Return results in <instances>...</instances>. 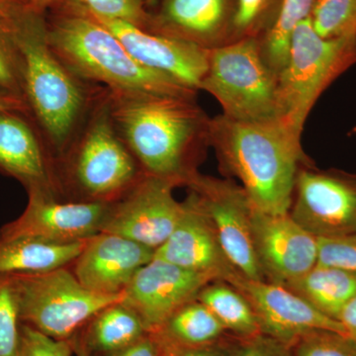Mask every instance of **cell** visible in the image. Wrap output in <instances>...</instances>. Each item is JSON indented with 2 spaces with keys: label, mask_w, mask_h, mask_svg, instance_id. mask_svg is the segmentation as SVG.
Segmentation results:
<instances>
[{
  "label": "cell",
  "mask_w": 356,
  "mask_h": 356,
  "mask_svg": "<svg viewBox=\"0 0 356 356\" xmlns=\"http://www.w3.org/2000/svg\"><path fill=\"white\" fill-rule=\"evenodd\" d=\"M72 343L76 356H92L86 348L83 337H74L72 339Z\"/></svg>",
  "instance_id": "obj_39"
},
{
  "label": "cell",
  "mask_w": 356,
  "mask_h": 356,
  "mask_svg": "<svg viewBox=\"0 0 356 356\" xmlns=\"http://www.w3.org/2000/svg\"><path fill=\"white\" fill-rule=\"evenodd\" d=\"M74 353L72 339H51L21 323L17 356H72Z\"/></svg>",
  "instance_id": "obj_32"
},
{
  "label": "cell",
  "mask_w": 356,
  "mask_h": 356,
  "mask_svg": "<svg viewBox=\"0 0 356 356\" xmlns=\"http://www.w3.org/2000/svg\"><path fill=\"white\" fill-rule=\"evenodd\" d=\"M282 0H235L231 42L259 39L273 25Z\"/></svg>",
  "instance_id": "obj_27"
},
{
  "label": "cell",
  "mask_w": 356,
  "mask_h": 356,
  "mask_svg": "<svg viewBox=\"0 0 356 356\" xmlns=\"http://www.w3.org/2000/svg\"><path fill=\"white\" fill-rule=\"evenodd\" d=\"M147 334L139 316L123 302H116L91 318L83 337L89 353H110L123 350Z\"/></svg>",
  "instance_id": "obj_23"
},
{
  "label": "cell",
  "mask_w": 356,
  "mask_h": 356,
  "mask_svg": "<svg viewBox=\"0 0 356 356\" xmlns=\"http://www.w3.org/2000/svg\"><path fill=\"white\" fill-rule=\"evenodd\" d=\"M196 299L216 316L225 329L245 337L261 334L259 320L250 301L227 281H212L199 292Z\"/></svg>",
  "instance_id": "obj_25"
},
{
  "label": "cell",
  "mask_w": 356,
  "mask_h": 356,
  "mask_svg": "<svg viewBox=\"0 0 356 356\" xmlns=\"http://www.w3.org/2000/svg\"><path fill=\"white\" fill-rule=\"evenodd\" d=\"M86 241L55 243L30 236H0V275L49 273L76 261Z\"/></svg>",
  "instance_id": "obj_21"
},
{
  "label": "cell",
  "mask_w": 356,
  "mask_h": 356,
  "mask_svg": "<svg viewBox=\"0 0 356 356\" xmlns=\"http://www.w3.org/2000/svg\"><path fill=\"white\" fill-rule=\"evenodd\" d=\"M212 281L206 274L154 257L135 274L122 302L139 316L147 334H152L175 311L197 298L199 292Z\"/></svg>",
  "instance_id": "obj_13"
},
{
  "label": "cell",
  "mask_w": 356,
  "mask_h": 356,
  "mask_svg": "<svg viewBox=\"0 0 356 356\" xmlns=\"http://www.w3.org/2000/svg\"><path fill=\"white\" fill-rule=\"evenodd\" d=\"M19 67L22 97L44 143L58 154L74 144L88 98L49 43L43 11L15 6L6 11Z\"/></svg>",
  "instance_id": "obj_3"
},
{
  "label": "cell",
  "mask_w": 356,
  "mask_h": 356,
  "mask_svg": "<svg viewBox=\"0 0 356 356\" xmlns=\"http://www.w3.org/2000/svg\"><path fill=\"white\" fill-rule=\"evenodd\" d=\"M252 236L264 278L285 285L298 280L318 262V238L287 214H269L254 208Z\"/></svg>",
  "instance_id": "obj_15"
},
{
  "label": "cell",
  "mask_w": 356,
  "mask_h": 356,
  "mask_svg": "<svg viewBox=\"0 0 356 356\" xmlns=\"http://www.w3.org/2000/svg\"><path fill=\"white\" fill-rule=\"evenodd\" d=\"M184 204L177 227L154 250V259L206 274L214 280L229 281L240 274L225 254L212 222L192 192Z\"/></svg>",
  "instance_id": "obj_17"
},
{
  "label": "cell",
  "mask_w": 356,
  "mask_h": 356,
  "mask_svg": "<svg viewBox=\"0 0 356 356\" xmlns=\"http://www.w3.org/2000/svg\"><path fill=\"white\" fill-rule=\"evenodd\" d=\"M284 346L271 337L257 336L252 337L250 343L243 346L236 356H289Z\"/></svg>",
  "instance_id": "obj_34"
},
{
  "label": "cell",
  "mask_w": 356,
  "mask_h": 356,
  "mask_svg": "<svg viewBox=\"0 0 356 356\" xmlns=\"http://www.w3.org/2000/svg\"><path fill=\"white\" fill-rule=\"evenodd\" d=\"M51 49L81 81L102 83L114 95L196 98L198 91L139 64L120 40L76 3L47 23Z\"/></svg>",
  "instance_id": "obj_4"
},
{
  "label": "cell",
  "mask_w": 356,
  "mask_h": 356,
  "mask_svg": "<svg viewBox=\"0 0 356 356\" xmlns=\"http://www.w3.org/2000/svg\"><path fill=\"white\" fill-rule=\"evenodd\" d=\"M95 18L120 40L139 64L172 76L187 88L200 90L207 72L209 50L184 40L143 29L126 21Z\"/></svg>",
  "instance_id": "obj_16"
},
{
  "label": "cell",
  "mask_w": 356,
  "mask_h": 356,
  "mask_svg": "<svg viewBox=\"0 0 356 356\" xmlns=\"http://www.w3.org/2000/svg\"><path fill=\"white\" fill-rule=\"evenodd\" d=\"M106 356H161V350L156 339L151 334H147L139 341L123 348V350L110 353Z\"/></svg>",
  "instance_id": "obj_36"
},
{
  "label": "cell",
  "mask_w": 356,
  "mask_h": 356,
  "mask_svg": "<svg viewBox=\"0 0 356 356\" xmlns=\"http://www.w3.org/2000/svg\"><path fill=\"white\" fill-rule=\"evenodd\" d=\"M289 215L317 238L355 235L356 177L303 163L295 179Z\"/></svg>",
  "instance_id": "obj_10"
},
{
  "label": "cell",
  "mask_w": 356,
  "mask_h": 356,
  "mask_svg": "<svg viewBox=\"0 0 356 356\" xmlns=\"http://www.w3.org/2000/svg\"><path fill=\"white\" fill-rule=\"evenodd\" d=\"M25 6L24 0H0V13L8 10L13 6Z\"/></svg>",
  "instance_id": "obj_41"
},
{
  "label": "cell",
  "mask_w": 356,
  "mask_h": 356,
  "mask_svg": "<svg viewBox=\"0 0 356 356\" xmlns=\"http://www.w3.org/2000/svg\"><path fill=\"white\" fill-rule=\"evenodd\" d=\"M55 0H24L25 6L33 7L43 11V9L49 4L53 3Z\"/></svg>",
  "instance_id": "obj_40"
},
{
  "label": "cell",
  "mask_w": 356,
  "mask_h": 356,
  "mask_svg": "<svg viewBox=\"0 0 356 356\" xmlns=\"http://www.w3.org/2000/svg\"><path fill=\"white\" fill-rule=\"evenodd\" d=\"M175 182L143 173L110 205L103 233L115 234L156 250L172 235L184 210L173 196Z\"/></svg>",
  "instance_id": "obj_11"
},
{
  "label": "cell",
  "mask_w": 356,
  "mask_h": 356,
  "mask_svg": "<svg viewBox=\"0 0 356 356\" xmlns=\"http://www.w3.org/2000/svg\"><path fill=\"white\" fill-rule=\"evenodd\" d=\"M43 136L27 113L0 112V172L25 185L28 191L53 193V180Z\"/></svg>",
  "instance_id": "obj_20"
},
{
  "label": "cell",
  "mask_w": 356,
  "mask_h": 356,
  "mask_svg": "<svg viewBox=\"0 0 356 356\" xmlns=\"http://www.w3.org/2000/svg\"><path fill=\"white\" fill-rule=\"evenodd\" d=\"M107 93L115 128L145 175L184 185L210 147L211 118L196 98Z\"/></svg>",
  "instance_id": "obj_1"
},
{
  "label": "cell",
  "mask_w": 356,
  "mask_h": 356,
  "mask_svg": "<svg viewBox=\"0 0 356 356\" xmlns=\"http://www.w3.org/2000/svg\"><path fill=\"white\" fill-rule=\"evenodd\" d=\"M13 277L21 323L55 339H72L100 311L124 298V293L102 295L90 291L65 267Z\"/></svg>",
  "instance_id": "obj_7"
},
{
  "label": "cell",
  "mask_w": 356,
  "mask_h": 356,
  "mask_svg": "<svg viewBox=\"0 0 356 356\" xmlns=\"http://www.w3.org/2000/svg\"><path fill=\"white\" fill-rule=\"evenodd\" d=\"M20 111L29 115L27 105L22 98L0 91V112Z\"/></svg>",
  "instance_id": "obj_38"
},
{
  "label": "cell",
  "mask_w": 356,
  "mask_h": 356,
  "mask_svg": "<svg viewBox=\"0 0 356 356\" xmlns=\"http://www.w3.org/2000/svg\"><path fill=\"white\" fill-rule=\"evenodd\" d=\"M146 30L211 50L229 43L235 0H159Z\"/></svg>",
  "instance_id": "obj_19"
},
{
  "label": "cell",
  "mask_w": 356,
  "mask_h": 356,
  "mask_svg": "<svg viewBox=\"0 0 356 356\" xmlns=\"http://www.w3.org/2000/svg\"><path fill=\"white\" fill-rule=\"evenodd\" d=\"M227 282L247 297L259 320L261 331L280 343L291 344L302 334L315 330L348 334L339 321L321 313L282 285L248 280L241 274Z\"/></svg>",
  "instance_id": "obj_14"
},
{
  "label": "cell",
  "mask_w": 356,
  "mask_h": 356,
  "mask_svg": "<svg viewBox=\"0 0 356 356\" xmlns=\"http://www.w3.org/2000/svg\"><path fill=\"white\" fill-rule=\"evenodd\" d=\"M346 334L356 339V295L346 304L339 317Z\"/></svg>",
  "instance_id": "obj_37"
},
{
  "label": "cell",
  "mask_w": 356,
  "mask_h": 356,
  "mask_svg": "<svg viewBox=\"0 0 356 356\" xmlns=\"http://www.w3.org/2000/svg\"><path fill=\"white\" fill-rule=\"evenodd\" d=\"M309 18L323 38L356 36V0H317Z\"/></svg>",
  "instance_id": "obj_28"
},
{
  "label": "cell",
  "mask_w": 356,
  "mask_h": 356,
  "mask_svg": "<svg viewBox=\"0 0 356 356\" xmlns=\"http://www.w3.org/2000/svg\"><path fill=\"white\" fill-rule=\"evenodd\" d=\"M294 356H356V339L341 332L315 330L291 343Z\"/></svg>",
  "instance_id": "obj_30"
},
{
  "label": "cell",
  "mask_w": 356,
  "mask_h": 356,
  "mask_svg": "<svg viewBox=\"0 0 356 356\" xmlns=\"http://www.w3.org/2000/svg\"><path fill=\"white\" fill-rule=\"evenodd\" d=\"M6 11L0 13V91L23 99L17 53Z\"/></svg>",
  "instance_id": "obj_31"
},
{
  "label": "cell",
  "mask_w": 356,
  "mask_h": 356,
  "mask_svg": "<svg viewBox=\"0 0 356 356\" xmlns=\"http://www.w3.org/2000/svg\"><path fill=\"white\" fill-rule=\"evenodd\" d=\"M154 250L124 236L102 233L88 238L74 261V274L90 291L123 294L138 270L154 259Z\"/></svg>",
  "instance_id": "obj_18"
},
{
  "label": "cell",
  "mask_w": 356,
  "mask_h": 356,
  "mask_svg": "<svg viewBox=\"0 0 356 356\" xmlns=\"http://www.w3.org/2000/svg\"><path fill=\"white\" fill-rule=\"evenodd\" d=\"M302 135L280 119L247 122L224 115L210 119L209 144L220 166L238 178L252 207L287 214L300 166L310 163Z\"/></svg>",
  "instance_id": "obj_2"
},
{
  "label": "cell",
  "mask_w": 356,
  "mask_h": 356,
  "mask_svg": "<svg viewBox=\"0 0 356 356\" xmlns=\"http://www.w3.org/2000/svg\"><path fill=\"white\" fill-rule=\"evenodd\" d=\"M20 313L13 275H0V356H17Z\"/></svg>",
  "instance_id": "obj_29"
},
{
  "label": "cell",
  "mask_w": 356,
  "mask_h": 356,
  "mask_svg": "<svg viewBox=\"0 0 356 356\" xmlns=\"http://www.w3.org/2000/svg\"><path fill=\"white\" fill-rule=\"evenodd\" d=\"M317 264L356 273V234L318 238Z\"/></svg>",
  "instance_id": "obj_33"
},
{
  "label": "cell",
  "mask_w": 356,
  "mask_h": 356,
  "mask_svg": "<svg viewBox=\"0 0 356 356\" xmlns=\"http://www.w3.org/2000/svg\"><path fill=\"white\" fill-rule=\"evenodd\" d=\"M159 0H144L146 7H154L158 6Z\"/></svg>",
  "instance_id": "obj_42"
},
{
  "label": "cell",
  "mask_w": 356,
  "mask_h": 356,
  "mask_svg": "<svg viewBox=\"0 0 356 356\" xmlns=\"http://www.w3.org/2000/svg\"><path fill=\"white\" fill-rule=\"evenodd\" d=\"M23 214L0 229V236H30L55 243L86 241L102 233L112 202H58L51 192L28 191Z\"/></svg>",
  "instance_id": "obj_12"
},
{
  "label": "cell",
  "mask_w": 356,
  "mask_h": 356,
  "mask_svg": "<svg viewBox=\"0 0 356 356\" xmlns=\"http://www.w3.org/2000/svg\"><path fill=\"white\" fill-rule=\"evenodd\" d=\"M216 316L197 299L178 309L152 336L161 343L199 348L214 343L225 332Z\"/></svg>",
  "instance_id": "obj_24"
},
{
  "label": "cell",
  "mask_w": 356,
  "mask_h": 356,
  "mask_svg": "<svg viewBox=\"0 0 356 356\" xmlns=\"http://www.w3.org/2000/svg\"><path fill=\"white\" fill-rule=\"evenodd\" d=\"M206 213L225 254L243 277L266 280L255 252L252 207L241 185L229 179L192 173L185 184Z\"/></svg>",
  "instance_id": "obj_9"
},
{
  "label": "cell",
  "mask_w": 356,
  "mask_h": 356,
  "mask_svg": "<svg viewBox=\"0 0 356 356\" xmlns=\"http://www.w3.org/2000/svg\"><path fill=\"white\" fill-rule=\"evenodd\" d=\"M317 0H282L273 25L259 38L262 57L280 74L286 62L290 39L300 23L310 17Z\"/></svg>",
  "instance_id": "obj_26"
},
{
  "label": "cell",
  "mask_w": 356,
  "mask_h": 356,
  "mask_svg": "<svg viewBox=\"0 0 356 356\" xmlns=\"http://www.w3.org/2000/svg\"><path fill=\"white\" fill-rule=\"evenodd\" d=\"M200 90L216 98L222 114L234 120L277 118V74L262 57L259 39L211 49Z\"/></svg>",
  "instance_id": "obj_6"
},
{
  "label": "cell",
  "mask_w": 356,
  "mask_h": 356,
  "mask_svg": "<svg viewBox=\"0 0 356 356\" xmlns=\"http://www.w3.org/2000/svg\"><path fill=\"white\" fill-rule=\"evenodd\" d=\"M161 356H229L226 351L214 346H199V348H181L156 341Z\"/></svg>",
  "instance_id": "obj_35"
},
{
  "label": "cell",
  "mask_w": 356,
  "mask_h": 356,
  "mask_svg": "<svg viewBox=\"0 0 356 356\" xmlns=\"http://www.w3.org/2000/svg\"><path fill=\"white\" fill-rule=\"evenodd\" d=\"M284 287L305 299L321 313L339 321L344 307L356 295V273L317 264Z\"/></svg>",
  "instance_id": "obj_22"
},
{
  "label": "cell",
  "mask_w": 356,
  "mask_h": 356,
  "mask_svg": "<svg viewBox=\"0 0 356 356\" xmlns=\"http://www.w3.org/2000/svg\"><path fill=\"white\" fill-rule=\"evenodd\" d=\"M355 64L356 36L325 39L314 30L310 18L300 23L277 76V118L302 135L320 96Z\"/></svg>",
  "instance_id": "obj_5"
},
{
  "label": "cell",
  "mask_w": 356,
  "mask_h": 356,
  "mask_svg": "<svg viewBox=\"0 0 356 356\" xmlns=\"http://www.w3.org/2000/svg\"><path fill=\"white\" fill-rule=\"evenodd\" d=\"M72 146L74 181L89 200L114 202L140 177L137 161L115 128L105 88L95 96L90 118Z\"/></svg>",
  "instance_id": "obj_8"
}]
</instances>
